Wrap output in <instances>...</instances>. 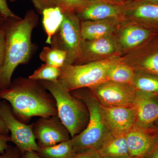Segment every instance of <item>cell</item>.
Wrapping results in <instances>:
<instances>
[{
    "instance_id": "11",
    "label": "cell",
    "mask_w": 158,
    "mask_h": 158,
    "mask_svg": "<svg viewBox=\"0 0 158 158\" xmlns=\"http://www.w3.org/2000/svg\"><path fill=\"white\" fill-rule=\"evenodd\" d=\"M156 95L136 90L133 106L135 108L137 120L134 128L148 129L158 119V101Z\"/></svg>"
},
{
    "instance_id": "40",
    "label": "cell",
    "mask_w": 158,
    "mask_h": 158,
    "mask_svg": "<svg viewBox=\"0 0 158 158\" xmlns=\"http://www.w3.org/2000/svg\"><path fill=\"white\" fill-rule=\"evenodd\" d=\"M155 123L156 126L158 127V119L156 120V122Z\"/></svg>"
},
{
    "instance_id": "23",
    "label": "cell",
    "mask_w": 158,
    "mask_h": 158,
    "mask_svg": "<svg viewBox=\"0 0 158 158\" xmlns=\"http://www.w3.org/2000/svg\"><path fill=\"white\" fill-rule=\"evenodd\" d=\"M131 85L137 90L158 94V78L156 77L135 74Z\"/></svg>"
},
{
    "instance_id": "2",
    "label": "cell",
    "mask_w": 158,
    "mask_h": 158,
    "mask_svg": "<svg viewBox=\"0 0 158 158\" xmlns=\"http://www.w3.org/2000/svg\"><path fill=\"white\" fill-rule=\"evenodd\" d=\"M38 20L35 11L30 10L23 18H8L5 21L6 57L0 71V90L10 86L12 75L17 66L27 63L31 59L34 50L32 33L38 24Z\"/></svg>"
},
{
    "instance_id": "6",
    "label": "cell",
    "mask_w": 158,
    "mask_h": 158,
    "mask_svg": "<svg viewBox=\"0 0 158 158\" xmlns=\"http://www.w3.org/2000/svg\"><path fill=\"white\" fill-rule=\"evenodd\" d=\"M80 24L75 13H64L63 21L51 40V47L66 52L68 64H75L81 55L83 39Z\"/></svg>"
},
{
    "instance_id": "19",
    "label": "cell",
    "mask_w": 158,
    "mask_h": 158,
    "mask_svg": "<svg viewBox=\"0 0 158 158\" xmlns=\"http://www.w3.org/2000/svg\"><path fill=\"white\" fill-rule=\"evenodd\" d=\"M150 32L146 29L135 26H128L122 31L120 42L126 48L137 46L149 37Z\"/></svg>"
},
{
    "instance_id": "29",
    "label": "cell",
    "mask_w": 158,
    "mask_h": 158,
    "mask_svg": "<svg viewBox=\"0 0 158 158\" xmlns=\"http://www.w3.org/2000/svg\"><path fill=\"white\" fill-rule=\"evenodd\" d=\"M21 153L16 146L9 145L2 153H0V158H21Z\"/></svg>"
},
{
    "instance_id": "28",
    "label": "cell",
    "mask_w": 158,
    "mask_h": 158,
    "mask_svg": "<svg viewBox=\"0 0 158 158\" xmlns=\"http://www.w3.org/2000/svg\"><path fill=\"white\" fill-rule=\"evenodd\" d=\"M5 22L0 26V71L2 70L4 66L6 57V42Z\"/></svg>"
},
{
    "instance_id": "21",
    "label": "cell",
    "mask_w": 158,
    "mask_h": 158,
    "mask_svg": "<svg viewBox=\"0 0 158 158\" xmlns=\"http://www.w3.org/2000/svg\"><path fill=\"white\" fill-rule=\"evenodd\" d=\"M135 75L134 70L131 67L118 62L113 64L108 70L106 81L131 85Z\"/></svg>"
},
{
    "instance_id": "31",
    "label": "cell",
    "mask_w": 158,
    "mask_h": 158,
    "mask_svg": "<svg viewBox=\"0 0 158 158\" xmlns=\"http://www.w3.org/2000/svg\"><path fill=\"white\" fill-rule=\"evenodd\" d=\"M0 12L6 18L19 17L9 8L7 0H0Z\"/></svg>"
},
{
    "instance_id": "22",
    "label": "cell",
    "mask_w": 158,
    "mask_h": 158,
    "mask_svg": "<svg viewBox=\"0 0 158 158\" xmlns=\"http://www.w3.org/2000/svg\"><path fill=\"white\" fill-rule=\"evenodd\" d=\"M66 55L65 51L51 47H44L40 55V58L45 64L61 68L66 62Z\"/></svg>"
},
{
    "instance_id": "7",
    "label": "cell",
    "mask_w": 158,
    "mask_h": 158,
    "mask_svg": "<svg viewBox=\"0 0 158 158\" xmlns=\"http://www.w3.org/2000/svg\"><path fill=\"white\" fill-rule=\"evenodd\" d=\"M0 118L11 134V142L15 144L21 154L27 152H37L40 150L34 137L32 124H27L18 119L11 106L5 100L0 101Z\"/></svg>"
},
{
    "instance_id": "18",
    "label": "cell",
    "mask_w": 158,
    "mask_h": 158,
    "mask_svg": "<svg viewBox=\"0 0 158 158\" xmlns=\"http://www.w3.org/2000/svg\"><path fill=\"white\" fill-rule=\"evenodd\" d=\"M41 14L43 25L47 36L46 43L51 44L53 36L63 21L64 13L59 7H53L44 9Z\"/></svg>"
},
{
    "instance_id": "3",
    "label": "cell",
    "mask_w": 158,
    "mask_h": 158,
    "mask_svg": "<svg viewBox=\"0 0 158 158\" xmlns=\"http://www.w3.org/2000/svg\"><path fill=\"white\" fill-rule=\"evenodd\" d=\"M89 90L83 88L71 91L85 102L89 113V121L85 129L71 138L75 153L88 149L98 150L111 134L103 118L102 105Z\"/></svg>"
},
{
    "instance_id": "1",
    "label": "cell",
    "mask_w": 158,
    "mask_h": 158,
    "mask_svg": "<svg viewBox=\"0 0 158 158\" xmlns=\"http://www.w3.org/2000/svg\"><path fill=\"white\" fill-rule=\"evenodd\" d=\"M48 91L39 81L19 77L0 90V99L8 102L15 117L27 123L35 116L58 115L56 100Z\"/></svg>"
},
{
    "instance_id": "5",
    "label": "cell",
    "mask_w": 158,
    "mask_h": 158,
    "mask_svg": "<svg viewBox=\"0 0 158 158\" xmlns=\"http://www.w3.org/2000/svg\"><path fill=\"white\" fill-rule=\"evenodd\" d=\"M118 62L112 59L76 65L65 63L61 68L58 82L70 92L89 88L106 81L108 70Z\"/></svg>"
},
{
    "instance_id": "10",
    "label": "cell",
    "mask_w": 158,
    "mask_h": 158,
    "mask_svg": "<svg viewBox=\"0 0 158 158\" xmlns=\"http://www.w3.org/2000/svg\"><path fill=\"white\" fill-rule=\"evenodd\" d=\"M103 118L113 135H125L135 125L137 114L134 106L108 107L102 106Z\"/></svg>"
},
{
    "instance_id": "8",
    "label": "cell",
    "mask_w": 158,
    "mask_h": 158,
    "mask_svg": "<svg viewBox=\"0 0 158 158\" xmlns=\"http://www.w3.org/2000/svg\"><path fill=\"white\" fill-rule=\"evenodd\" d=\"M89 89L102 106L108 107L133 106L137 90L131 84L108 81Z\"/></svg>"
},
{
    "instance_id": "4",
    "label": "cell",
    "mask_w": 158,
    "mask_h": 158,
    "mask_svg": "<svg viewBox=\"0 0 158 158\" xmlns=\"http://www.w3.org/2000/svg\"><path fill=\"white\" fill-rule=\"evenodd\" d=\"M39 81L53 96L56 103L58 116L71 138L84 131L89 119V111L85 102L58 81Z\"/></svg>"
},
{
    "instance_id": "12",
    "label": "cell",
    "mask_w": 158,
    "mask_h": 158,
    "mask_svg": "<svg viewBox=\"0 0 158 158\" xmlns=\"http://www.w3.org/2000/svg\"><path fill=\"white\" fill-rule=\"evenodd\" d=\"M125 6L104 0H89L88 3L76 12L83 21L102 20L117 18L124 14Z\"/></svg>"
},
{
    "instance_id": "9",
    "label": "cell",
    "mask_w": 158,
    "mask_h": 158,
    "mask_svg": "<svg viewBox=\"0 0 158 158\" xmlns=\"http://www.w3.org/2000/svg\"><path fill=\"white\" fill-rule=\"evenodd\" d=\"M32 125L36 142L41 148L54 146L71 138L58 115L40 117Z\"/></svg>"
},
{
    "instance_id": "13",
    "label": "cell",
    "mask_w": 158,
    "mask_h": 158,
    "mask_svg": "<svg viewBox=\"0 0 158 158\" xmlns=\"http://www.w3.org/2000/svg\"><path fill=\"white\" fill-rule=\"evenodd\" d=\"M129 153L134 158H144L158 142L157 138L145 130L134 128L125 135Z\"/></svg>"
},
{
    "instance_id": "15",
    "label": "cell",
    "mask_w": 158,
    "mask_h": 158,
    "mask_svg": "<svg viewBox=\"0 0 158 158\" xmlns=\"http://www.w3.org/2000/svg\"><path fill=\"white\" fill-rule=\"evenodd\" d=\"M116 19L83 21L80 24L82 39L85 40H92L107 37L113 31Z\"/></svg>"
},
{
    "instance_id": "25",
    "label": "cell",
    "mask_w": 158,
    "mask_h": 158,
    "mask_svg": "<svg viewBox=\"0 0 158 158\" xmlns=\"http://www.w3.org/2000/svg\"><path fill=\"white\" fill-rule=\"evenodd\" d=\"M37 11L40 14L44 9L47 8L59 7L62 8L63 0H31Z\"/></svg>"
},
{
    "instance_id": "16",
    "label": "cell",
    "mask_w": 158,
    "mask_h": 158,
    "mask_svg": "<svg viewBox=\"0 0 158 158\" xmlns=\"http://www.w3.org/2000/svg\"><path fill=\"white\" fill-rule=\"evenodd\" d=\"M101 157L130 156L125 135L110 134L97 151Z\"/></svg>"
},
{
    "instance_id": "24",
    "label": "cell",
    "mask_w": 158,
    "mask_h": 158,
    "mask_svg": "<svg viewBox=\"0 0 158 158\" xmlns=\"http://www.w3.org/2000/svg\"><path fill=\"white\" fill-rule=\"evenodd\" d=\"M61 72V68L46 64H42L28 77L37 81L56 82L58 81Z\"/></svg>"
},
{
    "instance_id": "34",
    "label": "cell",
    "mask_w": 158,
    "mask_h": 158,
    "mask_svg": "<svg viewBox=\"0 0 158 158\" xmlns=\"http://www.w3.org/2000/svg\"><path fill=\"white\" fill-rule=\"evenodd\" d=\"M21 158H41L36 152H27L22 154Z\"/></svg>"
},
{
    "instance_id": "26",
    "label": "cell",
    "mask_w": 158,
    "mask_h": 158,
    "mask_svg": "<svg viewBox=\"0 0 158 158\" xmlns=\"http://www.w3.org/2000/svg\"><path fill=\"white\" fill-rule=\"evenodd\" d=\"M89 0H63L61 10L63 13L76 12L88 3Z\"/></svg>"
},
{
    "instance_id": "32",
    "label": "cell",
    "mask_w": 158,
    "mask_h": 158,
    "mask_svg": "<svg viewBox=\"0 0 158 158\" xmlns=\"http://www.w3.org/2000/svg\"><path fill=\"white\" fill-rule=\"evenodd\" d=\"M11 138L9 135L0 134V153H2L9 146Z\"/></svg>"
},
{
    "instance_id": "39",
    "label": "cell",
    "mask_w": 158,
    "mask_h": 158,
    "mask_svg": "<svg viewBox=\"0 0 158 158\" xmlns=\"http://www.w3.org/2000/svg\"><path fill=\"white\" fill-rule=\"evenodd\" d=\"M102 158H134L131 156L124 157H102Z\"/></svg>"
},
{
    "instance_id": "33",
    "label": "cell",
    "mask_w": 158,
    "mask_h": 158,
    "mask_svg": "<svg viewBox=\"0 0 158 158\" xmlns=\"http://www.w3.org/2000/svg\"><path fill=\"white\" fill-rule=\"evenodd\" d=\"M144 158H158V141L150 152Z\"/></svg>"
},
{
    "instance_id": "35",
    "label": "cell",
    "mask_w": 158,
    "mask_h": 158,
    "mask_svg": "<svg viewBox=\"0 0 158 158\" xmlns=\"http://www.w3.org/2000/svg\"><path fill=\"white\" fill-rule=\"evenodd\" d=\"M9 131L6 124L3 120L0 118V134L9 135Z\"/></svg>"
},
{
    "instance_id": "27",
    "label": "cell",
    "mask_w": 158,
    "mask_h": 158,
    "mask_svg": "<svg viewBox=\"0 0 158 158\" xmlns=\"http://www.w3.org/2000/svg\"><path fill=\"white\" fill-rule=\"evenodd\" d=\"M144 69L158 75V52L150 55L141 62Z\"/></svg>"
},
{
    "instance_id": "17",
    "label": "cell",
    "mask_w": 158,
    "mask_h": 158,
    "mask_svg": "<svg viewBox=\"0 0 158 158\" xmlns=\"http://www.w3.org/2000/svg\"><path fill=\"white\" fill-rule=\"evenodd\" d=\"M124 14L143 21L158 22V4L143 0L126 6Z\"/></svg>"
},
{
    "instance_id": "37",
    "label": "cell",
    "mask_w": 158,
    "mask_h": 158,
    "mask_svg": "<svg viewBox=\"0 0 158 158\" xmlns=\"http://www.w3.org/2000/svg\"><path fill=\"white\" fill-rule=\"evenodd\" d=\"M104 1H106V2H110L113 3H116V4H118V2H121L123 0H104Z\"/></svg>"
},
{
    "instance_id": "38",
    "label": "cell",
    "mask_w": 158,
    "mask_h": 158,
    "mask_svg": "<svg viewBox=\"0 0 158 158\" xmlns=\"http://www.w3.org/2000/svg\"><path fill=\"white\" fill-rule=\"evenodd\" d=\"M145 2H148L156 3L158 4V0H144Z\"/></svg>"
},
{
    "instance_id": "36",
    "label": "cell",
    "mask_w": 158,
    "mask_h": 158,
    "mask_svg": "<svg viewBox=\"0 0 158 158\" xmlns=\"http://www.w3.org/2000/svg\"><path fill=\"white\" fill-rule=\"evenodd\" d=\"M6 19V18L4 17L1 14V12H0V26L2 25L3 23H4Z\"/></svg>"
},
{
    "instance_id": "30",
    "label": "cell",
    "mask_w": 158,
    "mask_h": 158,
    "mask_svg": "<svg viewBox=\"0 0 158 158\" xmlns=\"http://www.w3.org/2000/svg\"><path fill=\"white\" fill-rule=\"evenodd\" d=\"M71 158H102L95 150L88 149L75 153Z\"/></svg>"
},
{
    "instance_id": "14",
    "label": "cell",
    "mask_w": 158,
    "mask_h": 158,
    "mask_svg": "<svg viewBox=\"0 0 158 158\" xmlns=\"http://www.w3.org/2000/svg\"><path fill=\"white\" fill-rule=\"evenodd\" d=\"M115 50V45L108 36L92 40L82 41L80 58L76 64L88 63L95 56L111 55Z\"/></svg>"
},
{
    "instance_id": "20",
    "label": "cell",
    "mask_w": 158,
    "mask_h": 158,
    "mask_svg": "<svg viewBox=\"0 0 158 158\" xmlns=\"http://www.w3.org/2000/svg\"><path fill=\"white\" fill-rule=\"evenodd\" d=\"M37 153L41 158H71L75 153L71 138L54 146L41 148Z\"/></svg>"
}]
</instances>
